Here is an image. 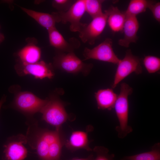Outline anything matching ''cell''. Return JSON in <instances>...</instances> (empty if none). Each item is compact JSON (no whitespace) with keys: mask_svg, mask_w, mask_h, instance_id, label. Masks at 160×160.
Returning <instances> with one entry per match:
<instances>
[{"mask_svg":"<svg viewBox=\"0 0 160 160\" xmlns=\"http://www.w3.org/2000/svg\"><path fill=\"white\" fill-rule=\"evenodd\" d=\"M133 89L125 83L120 86V92L117 96L114 108L118 119L119 125L115 130L118 137L123 139L133 131L132 127L128 124L129 105L128 96L132 94Z\"/></svg>","mask_w":160,"mask_h":160,"instance_id":"6da1fadb","label":"cell"},{"mask_svg":"<svg viewBox=\"0 0 160 160\" xmlns=\"http://www.w3.org/2000/svg\"><path fill=\"white\" fill-rule=\"evenodd\" d=\"M52 65L54 67L67 73H81L85 76L89 74L93 66L91 63L84 62L74 52L58 51L54 57Z\"/></svg>","mask_w":160,"mask_h":160,"instance_id":"7a4b0ae2","label":"cell"},{"mask_svg":"<svg viewBox=\"0 0 160 160\" xmlns=\"http://www.w3.org/2000/svg\"><path fill=\"white\" fill-rule=\"evenodd\" d=\"M40 112L42 114V119L56 129H60L68 118L63 102L55 95L48 98L47 103Z\"/></svg>","mask_w":160,"mask_h":160,"instance_id":"3957f363","label":"cell"},{"mask_svg":"<svg viewBox=\"0 0 160 160\" xmlns=\"http://www.w3.org/2000/svg\"><path fill=\"white\" fill-rule=\"evenodd\" d=\"M85 12V0H77L67 11H57L52 13L54 15L57 23H69L70 30L79 33L86 24L81 21Z\"/></svg>","mask_w":160,"mask_h":160,"instance_id":"277c9868","label":"cell"},{"mask_svg":"<svg viewBox=\"0 0 160 160\" xmlns=\"http://www.w3.org/2000/svg\"><path fill=\"white\" fill-rule=\"evenodd\" d=\"M117 65L118 66L112 85L113 89L131 73H135L139 75L142 72L140 59L134 55L130 49L127 50L124 57L120 59Z\"/></svg>","mask_w":160,"mask_h":160,"instance_id":"5b68a950","label":"cell"},{"mask_svg":"<svg viewBox=\"0 0 160 160\" xmlns=\"http://www.w3.org/2000/svg\"><path fill=\"white\" fill-rule=\"evenodd\" d=\"M112 44V39L107 38L93 48H85L83 60L94 59L117 64L120 59L114 52Z\"/></svg>","mask_w":160,"mask_h":160,"instance_id":"8992f818","label":"cell"},{"mask_svg":"<svg viewBox=\"0 0 160 160\" xmlns=\"http://www.w3.org/2000/svg\"><path fill=\"white\" fill-rule=\"evenodd\" d=\"M48 101L28 91L19 92L15 96L14 104L16 108L25 113L32 114L40 112Z\"/></svg>","mask_w":160,"mask_h":160,"instance_id":"52a82bcc","label":"cell"},{"mask_svg":"<svg viewBox=\"0 0 160 160\" xmlns=\"http://www.w3.org/2000/svg\"><path fill=\"white\" fill-rule=\"evenodd\" d=\"M53 66L51 63L40 61L33 64L20 62L15 66L16 71L20 76L31 75L37 79H51L54 76Z\"/></svg>","mask_w":160,"mask_h":160,"instance_id":"ba28073f","label":"cell"},{"mask_svg":"<svg viewBox=\"0 0 160 160\" xmlns=\"http://www.w3.org/2000/svg\"><path fill=\"white\" fill-rule=\"evenodd\" d=\"M107 16L103 12L92 18L89 24H86L79 32L80 39L84 43L93 45L104 31L107 23Z\"/></svg>","mask_w":160,"mask_h":160,"instance_id":"9c48e42d","label":"cell"},{"mask_svg":"<svg viewBox=\"0 0 160 160\" xmlns=\"http://www.w3.org/2000/svg\"><path fill=\"white\" fill-rule=\"evenodd\" d=\"M47 31L50 44L57 51L74 52L80 46V41L75 38L72 37L68 41L66 40L56 27Z\"/></svg>","mask_w":160,"mask_h":160,"instance_id":"30bf717a","label":"cell"},{"mask_svg":"<svg viewBox=\"0 0 160 160\" xmlns=\"http://www.w3.org/2000/svg\"><path fill=\"white\" fill-rule=\"evenodd\" d=\"M26 139L23 135L10 139L4 146L3 160H23L27 156L28 151L23 144Z\"/></svg>","mask_w":160,"mask_h":160,"instance_id":"8fae6325","label":"cell"},{"mask_svg":"<svg viewBox=\"0 0 160 160\" xmlns=\"http://www.w3.org/2000/svg\"><path fill=\"white\" fill-rule=\"evenodd\" d=\"M139 27V23L136 16H126L123 29L124 36L119 40L118 44L127 48L131 43H136L138 39L137 34Z\"/></svg>","mask_w":160,"mask_h":160,"instance_id":"7c38bea8","label":"cell"},{"mask_svg":"<svg viewBox=\"0 0 160 160\" xmlns=\"http://www.w3.org/2000/svg\"><path fill=\"white\" fill-rule=\"evenodd\" d=\"M28 41L17 53L20 62L27 64L38 62L40 61L41 57V49L37 45L35 40Z\"/></svg>","mask_w":160,"mask_h":160,"instance_id":"4fadbf2b","label":"cell"},{"mask_svg":"<svg viewBox=\"0 0 160 160\" xmlns=\"http://www.w3.org/2000/svg\"><path fill=\"white\" fill-rule=\"evenodd\" d=\"M89 144L87 132L81 131L73 132L69 140L65 143L66 147L71 151L80 149L92 151L93 150L90 147Z\"/></svg>","mask_w":160,"mask_h":160,"instance_id":"5bb4252c","label":"cell"},{"mask_svg":"<svg viewBox=\"0 0 160 160\" xmlns=\"http://www.w3.org/2000/svg\"><path fill=\"white\" fill-rule=\"evenodd\" d=\"M107 16V23L114 32H122L126 18L124 12L120 10L117 7L111 6L104 11Z\"/></svg>","mask_w":160,"mask_h":160,"instance_id":"9a60e30c","label":"cell"},{"mask_svg":"<svg viewBox=\"0 0 160 160\" xmlns=\"http://www.w3.org/2000/svg\"><path fill=\"white\" fill-rule=\"evenodd\" d=\"M117 96L112 89L98 90L95 95L98 108L111 110L114 107Z\"/></svg>","mask_w":160,"mask_h":160,"instance_id":"2e32d148","label":"cell"},{"mask_svg":"<svg viewBox=\"0 0 160 160\" xmlns=\"http://www.w3.org/2000/svg\"><path fill=\"white\" fill-rule=\"evenodd\" d=\"M23 11L32 17L47 31L55 27L57 23L54 15L52 13L39 12L20 7Z\"/></svg>","mask_w":160,"mask_h":160,"instance_id":"e0dca14e","label":"cell"},{"mask_svg":"<svg viewBox=\"0 0 160 160\" xmlns=\"http://www.w3.org/2000/svg\"><path fill=\"white\" fill-rule=\"evenodd\" d=\"M120 160H160V143H156L150 151L124 157Z\"/></svg>","mask_w":160,"mask_h":160,"instance_id":"ac0fdd59","label":"cell"},{"mask_svg":"<svg viewBox=\"0 0 160 160\" xmlns=\"http://www.w3.org/2000/svg\"><path fill=\"white\" fill-rule=\"evenodd\" d=\"M155 1L148 0H131L124 12L126 16H136L145 12L149 6Z\"/></svg>","mask_w":160,"mask_h":160,"instance_id":"d6986e66","label":"cell"},{"mask_svg":"<svg viewBox=\"0 0 160 160\" xmlns=\"http://www.w3.org/2000/svg\"><path fill=\"white\" fill-rule=\"evenodd\" d=\"M104 0H85L86 12L93 18L103 13L102 5Z\"/></svg>","mask_w":160,"mask_h":160,"instance_id":"ffe728a7","label":"cell"},{"mask_svg":"<svg viewBox=\"0 0 160 160\" xmlns=\"http://www.w3.org/2000/svg\"><path fill=\"white\" fill-rule=\"evenodd\" d=\"M61 136L50 145L48 152V160H60L61 150L65 144Z\"/></svg>","mask_w":160,"mask_h":160,"instance_id":"44dd1931","label":"cell"},{"mask_svg":"<svg viewBox=\"0 0 160 160\" xmlns=\"http://www.w3.org/2000/svg\"><path fill=\"white\" fill-rule=\"evenodd\" d=\"M50 145L39 134L38 136L35 148L37 155L41 160H48Z\"/></svg>","mask_w":160,"mask_h":160,"instance_id":"7402d4cb","label":"cell"},{"mask_svg":"<svg viewBox=\"0 0 160 160\" xmlns=\"http://www.w3.org/2000/svg\"><path fill=\"white\" fill-rule=\"evenodd\" d=\"M143 64L149 73H155L160 69V59L157 57L152 55L145 56Z\"/></svg>","mask_w":160,"mask_h":160,"instance_id":"603a6c76","label":"cell"},{"mask_svg":"<svg viewBox=\"0 0 160 160\" xmlns=\"http://www.w3.org/2000/svg\"><path fill=\"white\" fill-rule=\"evenodd\" d=\"M93 151L95 154L93 160H115L114 155L110 153L108 149L105 147L95 146Z\"/></svg>","mask_w":160,"mask_h":160,"instance_id":"cb8c5ba5","label":"cell"},{"mask_svg":"<svg viewBox=\"0 0 160 160\" xmlns=\"http://www.w3.org/2000/svg\"><path fill=\"white\" fill-rule=\"evenodd\" d=\"M73 0H53L52 1V7L57 12H65L68 11L74 3Z\"/></svg>","mask_w":160,"mask_h":160,"instance_id":"d4e9b609","label":"cell"},{"mask_svg":"<svg viewBox=\"0 0 160 160\" xmlns=\"http://www.w3.org/2000/svg\"><path fill=\"white\" fill-rule=\"evenodd\" d=\"M149 9L151 11L153 16L156 20L159 23L160 22V2H154L149 7Z\"/></svg>","mask_w":160,"mask_h":160,"instance_id":"484cf974","label":"cell"},{"mask_svg":"<svg viewBox=\"0 0 160 160\" xmlns=\"http://www.w3.org/2000/svg\"><path fill=\"white\" fill-rule=\"evenodd\" d=\"M94 157L93 155L91 154L86 158H74L68 160H93Z\"/></svg>","mask_w":160,"mask_h":160,"instance_id":"4316f807","label":"cell"},{"mask_svg":"<svg viewBox=\"0 0 160 160\" xmlns=\"http://www.w3.org/2000/svg\"><path fill=\"white\" fill-rule=\"evenodd\" d=\"M6 97L5 95L3 96L0 100V111L3 104L5 102L6 100Z\"/></svg>","mask_w":160,"mask_h":160,"instance_id":"83f0119b","label":"cell"},{"mask_svg":"<svg viewBox=\"0 0 160 160\" xmlns=\"http://www.w3.org/2000/svg\"><path fill=\"white\" fill-rule=\"evenodd\" d=\"M4 39V36L3 34L0 33V44H1Z\"/></svg>","mask_w":160,"mask_h":160,"instance_id":"f1b7e54d","label":"cell"}]
</instances>
